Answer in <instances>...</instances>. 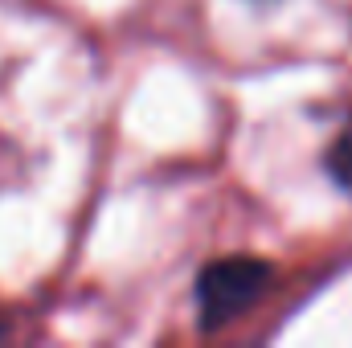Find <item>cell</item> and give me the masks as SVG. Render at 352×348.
Wrapping results in <instances>:
<instances>
[{
  "instance_id": "obj_1",
  "label": "cell",
  "mask_w": 352,
  "mask_h": 348,
  "mask_svg": "<svg viewBox=\"0 0 352 348\" xmlns=\"http://www.w3.org/2000/svg\"><path fill=\"white\" fill-rule=\"evenodd\" d=\"M274 270L263 259H217L197 274V312L201 328H226L242 312H250L266 295Z\"/></svg>"
},
{
  "instance_id": "obj_2",
  "label": "cell",
  "mask_w": 352,
  "mask_h": 348,
  "mask_svg": "<svg viewBox=\"0 0 352 348\" xmlns=\"http://www.w3.org/2000/svg\"><path fill=\"white\" fill-rule=\"evenodd\" d=\"M324 168H328V176H332L344 193H352V123L332 140V148H328V156H324Z\"/></svg>"
}]
</instances>
